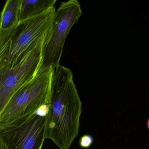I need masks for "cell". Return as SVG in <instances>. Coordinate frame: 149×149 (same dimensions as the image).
I'll list each match as a JSON object with an SVG mask.
<instances>
[{
	"instance_id": "cell-1",
	"label": "cell",
	"mask_w": 149,
	"mask_h": 149,
	"mask_svg": "<svg viewBox=\"0 0 149 149\" xmlns=\"http://www.w3.org/2000/svg\"><path fill=\"white\" fill-rule=\"evenodd\" d=\"M82 103L70 69L60 65L53 70L45 139L60 149H69L78 136Z\"/></svg>"
},
{
	"instance_id": "cell-2",
	"label": "cell",
	"mask_w": 149,
	"mask_h": 149,
	"mask_svg": "<svg viewBox=\"0 0 149 149\" xmlns=\"http://www.w3.org/2000/svg\"><path fill=\"white\" fill-rule=\"evenodd\" d=\"M56 13L54 7L40 15L20 22L10 38L0 46V68L13 67L38 44L47 42Z\"/></svg>"
},
{
	"instance_id": "cell-3",
	"label": "cell",
	"mask_w": 149,
	"mask_h": 149,
	"mask_svg": "<svg viewBox=\"0 0 149 149\" xmlns=\"http://www.w3.org/2000/svg\"><path fill=\"white\" fill-rule=\"evenodd\" d=\"M53 70L38 72L15 94L0 112V125L11 123L48 105Z\"/></svg>"
},
{
	"instance_id": "cell-4",
	"label": "cell",
	"mask_w": 149,
	"mask_h": 149,
	"mask_svg": "<svg viewBox=\"0 0 149 149\" xmlns=\"http://www.w3.org/2000/svg\"><path fill=\"white\" fill-rule=\"evenodd\" d=\"M48 105L11 123L0 125V143L5 149H42Z\"/></svg>"
},
{
	"instance_id": "cell-5",
	"label": "cell",
	"mask_w": 149,
	"mask_h": 149,
	"mask_svg": "<svg viewBox=\"0 0 149 149\" xmlns=\"http://www.w3.org/2000/svg\"><path fill=\"white\" fill-rule=\"evenodd\" d=\"M82 15L81 5L77 0L61 3L56 10L51 36L43 46L42 60L38 72L53 70L60 65L67 36Z\"/></svg>"
},
{
	"instance_id": "cell-6",
	"label": "cell",
	"mask_w": 149,
	"mask_h": 149,
	"mask_svg": "<svg viewBox=\"0 0 149 149\" xmlns=\"http://www.w3.org/2000/svg\"><path fill=\"white\" fill-rule=\"evenodd\" d=\"M47 42L38 44L13 67L0 68V112L17 91L36 76L41 63L43 46Z\"/></svg>"
},
{
	"instance_id": "cell-7",
	"label": "cell",
	"mask_w": 149,
	"mask_h": 149,
	"mask_svg": "<svg viewBox=\"0 0 149 149\" xmlns=\"http://www.w3.org/2000/svg\"><path fill=\"white\" fill-rule=\"evenodd\" d=\"M21 0H8L1 13L0 46L3 45L15 32L19 23Z\"/></svg>"
},
{
	"instance_id": "cell-8",
	"label": "cell",
	"mask_w": 149,
	"mask_h": 149,
	"mask_svg": "<svg viewBox=\"0 0 149 149\" xmlns=\"http://www.w3.org/2000/svg\"><path fill=\"white\" fill-rule=\"evenodd\" d=\"M56 0H21L19 22L40 15L54 7Z\"/></svg>"
},
{
	"instance_id": "cell-9",
	"label": "cell",
	"mask_w": 149,
	"mask_h": 149,
	"mask_svg": "<svg viewBox=\"0 0 149 149\" xmlns=\"http://www.w3.org/2000/svg\"><path fill=\"white\" fill-rule=\"evenodd\" d=\"M93 137L90 135H85L81 137L79 141L80 146L83 148H88L93 143Z\"/></svg>"
},
{
	"instance_id": "cell-10",
	"label": "cell",
	"mask_w": 149,
	"mask_h": 149,
	"mask_svg": "<svg viewBox=\"0 0 149 149\" xmlns=\"http://www.w3.org/2000/svg\"><path fill=\"white\" fill-rule=\"evenodd\" d=\"M147 128L149 130V119H148V121L147 122Z\"/></svg>"
}]
</instances>
